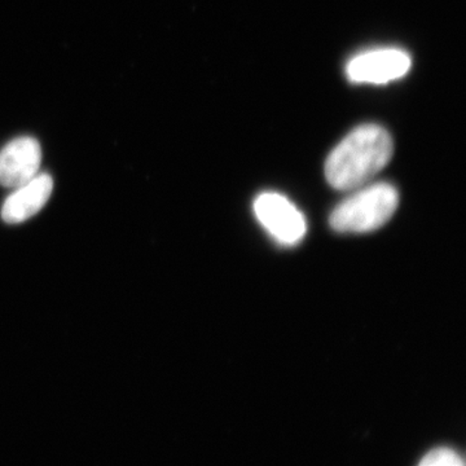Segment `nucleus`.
I'll list each match as a JSON object with an SVG mask.
<instances>
[{
  "label": "nucleus",
  "instance_id": "1",
  "mask_svg": "<svg viewBox=\"0 0 466 466\" xmlns=\"http://www.w3.org/2000/svg\"><path fill=\"white\" fill-rule=\"evenodd\" d=\"M394 152L390 134L377 125H361L352 130L328 156L325 177L339 191H355L367 186Z\"/></svg>",
  "mask_w": 466,
  "mask_h": 466
},
{
  "label": "nucleus",
  "instance_id": "2",
  "mask_svg": "<svg viewBox=\"0 0 466 466\" xmlns=\"http://www.w3.org/2000/svg\"><path fill=\"white\" fill-rule=\"evenodd\" d=\"M355 191L330 214L329 222L334 231H376L391 219L400 205L397 188L389 183L370 184Z\"/></svg>",
  "mask_w": 466,
  "mask_h": 466
},
{
  "label": "nucleus",
  "instance_id": "3",
  "mask_svg": "<svg viewBox=\"0 0 466 466\" xmlns=\"http://www.w3.org/2000/svg\"><path fill=\"white\" fill-rule=\"evenodd\" d=\"M254 213L260 225L280 244L293 247L308 231L305 217L293 202L276 192H266L254 201Z\"/></svg>",
  "mask_w": 466,
  "mask_h": 466
},
{
  "label": "nucleus",
  "instance_id": "4",
  "mask_svg": "<svg viewBox=\"0 0 466 466\" xmlns=\"http://www.w3.org/2000/svg\"><path fill=\"white\" fill-rule=\"evenodd\" d=\"M412 61L407 52L380 48L364 52L350 60L346 75L357 84L386 85L410 72Z\"/></svg>",
  "mask_w": 466,
  "mask_h": 466
},
{
  "label": "nucleus",
  "instance_id": "5",
  "mask_svg": "<svg viewBox=\"0 0 466 466\" xmlns=\"http://www.w3.org/2000/svg\"><path fill=\"white\" fill-rule=\"evenodd\" d=\"M42 150L34 137L12 140L0 150V184L16 189L38 175Z\"/></svg>",
  "mask_w": 466,
  "mask_h": 466
},
{
  "label": "nucleus",
  "instance_id": "6",
  "mask_svg": "<svg viewBox=\"0 0 466 466\" xmlns=\"http://www.w3.org/2000/svg\"><path fill=\"white\" fill-rule=\"evenodd\" d=\"M54 191V180L48 174H38L5 200L2 208V218L9 225L25 222L39 213Z\"/></svg>",
  "mask_w": 466,
  "mask_h": 466
},
{
  "label": "nucleus",
  "instance_id": "7",
  "mask_svg": "<svg viewBox=\"0 0 466 466\" xmlns=\"http://www.w3.org/2000/svg\"><path fill=\"white\" fill-rule=\"evenodd\" d=\"M419 466H465L461 456L450 449H437L426 453Z\"/></svg>",
  "mask_w": 466,
  "mask_h": 466
}]
</instances>
